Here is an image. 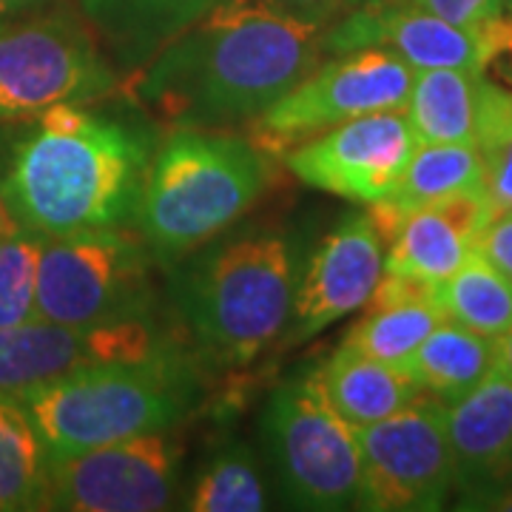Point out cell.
Returning <instances> with one entry per match:
<instances>
[{
    "mask_svg": "<svg viewBox=\"0 0 512 512\" xmlns=\"http://www.w3.org/2000/svg\"><path fill=\"white\" fill-rule=\"evenodd\" d=\"M495 202L484 188L458 191L453 197L430 202L413 211L387 239L384 271L413 274L430 282H444L476 254L481 228L487 225Z\"/></svg>",
    "mask_w": 512,
    "mask_h": 512,
    "instance_id": "17",
    "label": "cell"
},
{
    "mask_svg": "<svg viewBox=\"0 0 512 512\" xmlns=\"http://www.w3.org/2000/svg\"><path fill=\"white\" fill-rule=\"evenodd\" d=\"M185 447L171 427L49 458L46 507L69 512H157L180 495Z\"/></svg>",
    "mask_w": 512,
    "mask_h": 512,
    "instance_id": "11",
    "label": "cell"
},
{
    "mask_svg": "<svg viewBox=\"0 0 512 512\" xmlns=\"http://www.w3.org/2000/svg\"><path fill=\"white\" fill-rule=\"evenodd\" d=\"M495 370H501L504 376L512 379V328L498 336V362H495Z\"/></svg>",
    "mask_w": 512,
    "mask_h": 512,
    "instance_id": "34",
    "label": "cell"
},
{
    "mask_svg": "<svg viewBox=\"0 0 512 512\" xmlns=\"http://www.w3.org/2000/svg\"><path fill=\"white\" fill-rule=\"evenodd\" d=\"M410 3L467 29H481L507 12L504 0H410Z\"/></svg>",
    "mask_w": 512,
    "mask_h": 512,
    "instance_id": "29",
    "label": "cell"
},
{
    "mask_svg": "<svg viewBox=\"0 0 512 512\" xmlns=\"http://www.w3.org/2000/svg\"><path fill=\"white\" fill-rule=\"evenodd\" d=\"M268 3H274L279 9L291 12L296 18L330 26L333 20L345 18L348 12H353L356 6H362L365 0H268Z\"/></svg>",
    "mask_w": 512,
    "mask_h": 512,
    "instance_id": "32",
    "label": "cell"
},
{
    "mask_svg": "<svg viewBox=\"0 0 512 512\" xmlns=\"http://www.w3.org/2000/svg\"><path fill=\"white\" fill-rule=\"evenodd\" d=\"M384 274V245L379 228L367 214L342 222L313 251L308 271L293 296V342L330 328L353 311L365 308Z\"/></svg>",
    "mask_w": 512,
    "mask_h": 512,
    "instance_id": "15",
    "label": "cell"
},
{
    "mask_svg": "<svg viewBox=\"0 0 512 512\" xmlns=\"http://www.w3.org/2000/svg\"><path fill=\"white\" fill-rule=\"evenodd\" d=\"M49 453L26 407L0 393V512L43 510Z\"/></svg>",
    "mask_w": 512,
    "mask_h": 512,
    "instance_id": "23",
    "label": "cell"
},
{
    "mask_svg": "<svg viewBox=\"0 0 512 512\" xmlns=\"http://www.w3.org/2000/svg\"><path fill=\"white\" fill-rule=\"evenodd\" d=\"M325 29L268 0H220L134 72L131 94L174 128L251 123L322 60Z\"/></svg>",
    "mask_w": 512,
    "mask_h": 512,
    "instance_id": "1",
    "label": "cell"
},
{
    "mask_svg": "<svg viewBox=\"0 0 512 512\" xmlns=\"http://www.w3.org/2000/svg\"><path fill=\"white\" fill-rule=\"evenodd\" d=\"M174 350L148 325L146 316L100 322L89 328L32 319L0 328V393L23 396L26 390L55 382L89 365L157 362Z\"/></svg>",
    "mask_w": 512,
    "mask_h": 512,
    "instance_id": "12",
    "label": "cell"
},
{
    "mask_svg": "<svg viewBox=\"0 0 512 512\" xmlns=\"http://www.w3.org/2000/svg\"><path fill=\"white\" fill-rule=\"evenodd\" d=\"M148 311V245L114 228L43 239L37 319L89 328Z\"/></svg>",
    "mask_w": 512,
    "mask_h": 512,
    "instance_id": "9",
    "label": "cell"
},
{
    "mask_svg": "<svg viewBox=\"0 0 512 512\" xmlns=\"http://www.w3.org/2000/svg\"><path fill=\"white\" fill-rule=\"evenodd\" d=\"M265 430L279 481L296 507L322 512L359 507V436L330 407L319 367L276 390Z\"/></svg>",
    "mask_w": 512,
    "mask_h": 512,
    "instance_id": "8",
    "label": "cell"
},
{
    "mask_svg": "<svg viewBox=\"0 0 512 512\" xmlns=\"http://www.w3.org/2000/svg\"><path fill=\"white\" fill-rule=\"evenodd\" d=\"M439 302L444 316L461 328L493 339L512 328V282L478 251L441 282Z\"/></svg>",
    "mask_w": 512,
    "mask_h": 512,
    "instance_id": "24",
    "label": "cell"
},
{
    "mask_svg": "<svg viewBox=\"0 0 512 512\" xmlns=\"http://www.w3.org/2000/svg\"><path fill=\"white\" fill-rule=\"evenodd\" d=\"M265 507L268 495L245 450L214 458L188 498V510L194 512H259Z\"/></svg>",
    "mask_w": 512,
    "mask_h": 512,
    "instance_id": "27",
    "label": "cell"
},
{
    "mask_svg": "<svg viewBox=\"0 0 512 512\" xmlns=\"http://www.w3.org/2000/svg\"><path fill=\"white\" fill-rule=\"evenodd\" d=\"M92 32L128 72H140L220 0H77Z\"/></svg>",
    "mask_w": 512,
    "mask_h": 512,
    "instance_id": "18",
    "label": "cell"
},
{
    "mask_svg": "<svg viewBox=\"0 0 512 512\" xmlns=\"http://www.w3.org/2000/svg\"><path fill=\"white\" fill-rule=\"evenodd\" d=\"M416 69L382 46H365L319 60L311 72L248 123V140L262 154L285 157L291 148L345 120L407 106Z\"/></svg>",
    "mask_w": 512,
    "mask_h": 512,
    "instance_id": "7",
    "label": "cell"
},
{
    "mask_svg": "<svg viewBox=\"0 0 512 512\" xmlns=\"http://www.w3.org/2000/svg\"><path fill=\"white\" fill-rule=\"evenodd\" d=\"M114 83L92 26L72 12L0 20V123H32L60 103H92Z\"/></svg>",
    "mask_w": 512,
    "mask_h": 512,
    "instance_id": "6",
    "label": "cell"
},
{
    "mask_svg": "<svg viewBox=\"0 0 512 512\" xmlns=\"http://www.w3.org/2000/svg\"><path fill=\"white\" fill-rule=\"evenodd\" d=\"M504 6H507V12L512 15V0H504Z\"/></svg>",
    "mask_w": 512,
    "mask_h": 512,
    "instance_id": "37",
    "label": "cell"
},
{
    "mask_svg": "<svg viewBox=\"0 0 512 512\" xmlns=\"http://www.w3.org/2000/svg\"><path fill=\"white\" fill-rule=\"evenodd\" d=\"M43 237L12 231L0 239V328L37 319V271Z\"/></svg>",
    "mask_w": 512,
    "mask_h": 512,
    "instance_id": "28",
    "label": "cell"
},
{
    "mask_svg": "<svg viewBox=\"0 0 512 512\" xmlns=\"http://www.w3.org/2000/svg\"><path fill=\"white\" fill-rule=\"evenodd\" d=\"M12 231H18V225L12 222L9 211H6V205H3V200H0V239L6 237V234H12Z\"/></svg>",
    "mask_w": 512,
    "mask_h": 512,
    "instance_id": "36",
    "label": "cell"
},
{
    "mask_svg": "<svg viewBox=\"0 0 512 512\" xmlns=\"http://www.w3.org/2000/svg\"><path fill=\"white\" fill-rule=\"evenodd\" d=\"M476 251L512 282V208H498L481 228Z\"/></svg>",
    "mask_w": 512,
    "mask_h": 512,
    "instance_id": "30",
    "label": "cell"
},
{
    "mask_svg": "<svg viewBox=\"0 0 512 512\" xmlns=\"http://www.w3.org/2000/svg\"><path fill=\"white\" fill-rule=\"evenodd\" d=\"M456 487L476 507L512 487V379L493 370L461 399L444 404Z\"/></svg>",
    "mask_w": 512,
    "mask_h": 512,
    "instance_id": "16",
    "label": "cell"
},
{
    "mask_svg": "<svg viewBox=\"0 0 512 512\" xmlns=\"http://www.w3.org/2000/svg\"><path fill=\"white\" fill-rule=\"evenodd\" d=\"M498 362V339L484 336L444 319L419 348L410 353L402 370L421 390L450 404L487 379Z\"/></svg>",
    "mask_w": 512,
    "mask_h": 512,
    "instance_id": "21",
    "label": "cell"
},
{
    "mask_svg": "<svg viewBox=\"0 0 512 512\" xmlns=\"http://www.w3.org/2000/svg\"><path fill=\"white\" fill-rule=\"evenodd\" d=\"M12 148L0 200L20 231L55 239L134 214L151 148L140 131L80 103L43 111Z\"/></svg>",
    "mask_w": 512,
    "mask_h": 512,
    "instance_id": "2",
    "label": "cell"
},
{
    "mask_svg": "<svg viewBox=\"0 0 512 512\" xmlns=\"http://www.w3.org/2000/svg\"><path fill=\"white\" fill-rule=\"evenodd\" d=\"M416 146L402 109L373 111L316 134L282 160L308 188L373 205L390 194Z\"/></svg>",
    "mask_w": 512,
    "mask_h": 512,
    "instance_id": "13",
    "label": "cell"
},
{
    "mask_svg": "<svg viewBox=\"0 0 512 512\" xmlns=\"http://www.w3.org/2000/svg\"><path fill=\"white\" fill-rule=\"evenodd\" d=\"M49 458L174 427L191 402V376L177 356L89 365L18 396Z\"/></svg>",
    "mask_w": 512,
    "mask_h": 512,
    "instance_id": "4",
    "label": "cell"
},
{
    "mask_svg": "<svg viewBox=\"0 0 512 512\" xmlns=\"http://www.w3.org/2000/svg\"><path fill=\"white\" fill-rule=\"evenodd\" d=\"M481 37L487 52V69L495 66V72L512 86V15L504 12L501 18L481 26Z\"/></svg>",
    "mask_w": 512,
    "mask_h": 512,
    "instance_id": "31",
    "label": "cell"
},
{
    "mask_svg": "<svg viewBox=\"0 0 512 512\" xmlns=\"http://www.w3.org/2000/svg\"><path fill=\"white\" fill-rule=\"evenodd\" d=\"M481 72L470 69H421L413 77L404 117L416 143L476 146L478 86Z\"/></svg>",
    "mask_w": 512,
    "mask_h": 512,
    "instance_id": "22",
    "label": "cell"
},
{
    "mask_svg": "<svg viewBox=\"0 0 512 512\" xmlns=\"http://www.w3.org/2000/svg\"><path fill=\"white\" fill-rule=\"evenodd\" d=\"M265 180L262 151L248 137L177 128L148 160L131 217L151 254L174 262L237 222Z\"/></svg>",
    "mask_w": 512,
    "mask_h": 512,
    "instance_id": "3",
    "label": "cell"
},
{
    "mask_svg": "<svg viewBox=\"0 0 512 512\" xmlns=\"http://www.w3.org/2000/svg\"><path fill=\"white\" fill-rule=\"evenodd\" d=\"M296 265L279 237L237 239L194 271L185 293L188 322L205 353L248 367L282 336L293 316Z\"/></svg>",
    "mask_w": 512,
    "mask_h": 512,
    "instance_id": "5",
    "label": "cell"
},
{
    "mask_svg": "<svg viewBox=\"0 0 512 512\" xmlns=\"http://www.w3.org/2000/svg\"><path fill=\"white\" fill-rule=\"evenodd\" d=\"M362 447L359 507L373 512L441 510L456 487L444 402L421 396L404 410L356 427Z\"/></svg>",
    "mask_w": 512,
    "mask_h": 512,
    "instance_id": "10",
    "label": "cell"
},
{
    "mask_svg": "<svg viewBox=\"0 0 512 512\" xmlns=\"http://www.w3.org/2000/svg\"><path fill=\"white\" fill-rule=\"evenodd\" d=\"M476 148L484 165V191L498 208H512V92L481 77Z\"/></svg>",
    "mask_w": 512,
    "mask_h": 512,
    "instance_id": "26",
    "label": "cell"
},
{
    "mask_svg": "<svg viewBox=\"0 0 512 512\" xmlns=\"http://www.w3.org/2000/svg\"><path fill=\"white\" fill-rule=\"evenodd\" d=\"M481 510L512 512V487H507V490H501V493H495L493 498H487V501L481 504Z\"/></svg>",
    "mask_w": 512,
    "mask_h": 512,
    "instance_id": "35",
    "label": "cell"
},
{
    "mask_svg": "<svg viewBox=\"0 0 512 512\" xmlns=\"http://www.w3.org/2000/svg\"><path fill=\"white\" fill-rule=\"evenodd\" d=\"M365 46H382L421 69L487 72L481 29L456 26L410 0H365L345 18L333 20L322 35L325 55H345Z\"/></svg>",
    "mask_w": 512,
    "mask_h": 512,
    "instance_id": "14",
    "label": "cell"
},
{
    "mask_svg": "<svg viewBox=\"0 0 512 512\" xmlns=\"http://www.w3.org/2000/svg\"><path fill=\"white\" fill-rule=\"evenodd\" d=\"M447 316L433 302H407L393 308L367 311L356 328H350L342 345L379 359L384 365L402 367L410 353L439 328Z\"/></svg>",
    "mask_w": 512,
    "mask_h": 512,
    "instance_id": "25",
    "label": "cell"
},
{
    "mask_svg": "<svg viewBox=\"0 0 512 512\" xmlns=\"http://www.w3.org/2000/svg\"><path fill=\"white\" fill-rule=\"evenodd\" d=\"M52 0H0V20L18 18V15H26L32 9H40Z\"/></svg>",
    "mask_w": 512,
    "mask_h": 512,
    "instance_id": "33",
    "label": "cell"
},
{
    "mask_svg": "<svg viewBox=\"0 0 512 512\" xmlns=\"http://www.w3.org/2000/svg\"><path fill=\"white\" fill-rule=\"evenodd\" d=\"M322 390L330 407L348 421L350 427H367L424 396L402 367L384 365L359 350L339 345V350L319 367Z\"/></svg>",
    "mask_w": 512,
    "mask_h": 512,
    "instance_id": "20",
    "label": "cell"
},
{
    "mask_svg": "<svg viewBox=\"0 0 512 512\" xmlns=\"http://www.w3.org/2000/svg\"><path fill=\"white\" fill-rule=\"evenodd\" d=\"M473 188H484V165L476 146L421 143L407 160L402 177L390 188V194L367 205V217L384 239H390L413 211Z\"/></svg>",
    "mask_w": 512,
    "mask_h": 512,
    "instance_id": "19",
    "label": "cell"
}]
</instances>
